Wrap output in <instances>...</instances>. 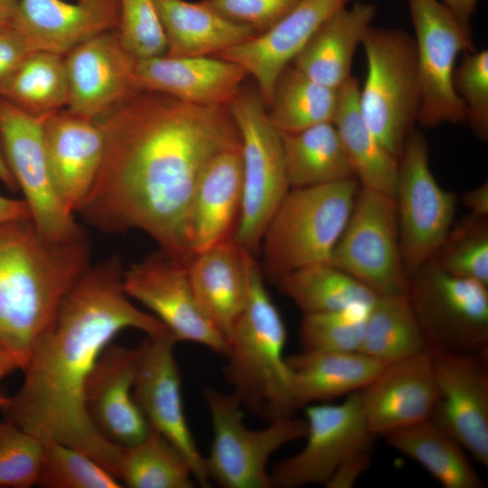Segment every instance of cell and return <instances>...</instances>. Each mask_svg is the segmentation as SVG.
Wrapping results in <instances>:
<instances>
[{
    "mask_svg": "<svg viewBox=\"0 0 488 488\" xmlns=\"http://www.w3.org/2000/svg\"><path fill=\"white\" fill-rule=\"evenodd\" d=\"M352 0H300L273 27L215 57L242 67L257 81L267 107L276 81L317 28Z\"/></svg>",
    "mask_w": 488,
    "mask_h": 488,
    "instance_id": "obj_23",
    "label": "cell"
},
{
    "mask_svg": "<svg viewBox=\"0 0 488 488\" xmlns=\"http://www.w3.org/2000/svg\"><path fill=\"white\" fill-rule=\"evenodd\" d=\"M187 267L201 308L228 342L248 298L241 247L230 239L192 256Z\"/></svg>",
    "mask_w": 488,
    "mask_h": 488,
    "instance_id": "obj_26",
    "label": "cell"
},
{
    "mask_svg": "<svg viewBox=\"0 0 488 488\" xmlns=\"http://www.w3.org/2000/svg\"><path fill=\"white\" fill-rule=\"evenodd\" d=\"M23 366L22 360L0 343V380Z\"/></svg>",
    "mask_w": 488,
    "mask_h": 488,
    "instance_id": "obj_50",
    "label": "cell"
},
{
    "mask_svg": "<svg viewBox=\"0 0 488 488\" xmlns=\"http://www.w3.org/2000/svg\"><path fill=\"white\" fill-rule=\"evenodd\" d=\"M427 350L407 294L377 296L359 352L387 365Z\"/></svg>",
    "mask_w": 488,
    "mask_h": 488,
    "instance_id": "obj_33",
    "label": "cell"
},
{
    "mask_svg": "<svg viewBox=\"0 0 488 488\" xmlns=\"http://www.w3.org/2000/svg\"><path fill=\"white\" fill-rule=\"evenodd\" d=\"M479 0H443L445 5L465 25L470 26V19L474 14Z\"/></svg>",
    "mask_w": 488,
    "mask_h": 488,
    "instance_id": "obj_49",
    "label": "cell"
},
{
    "mask_svg": "<svg viewBox=\"0 0 488 488\" xmlns=\"http://www.w3.org/2000/svg\"><path fill=\"white\" fill-rule=\"evenodd\" d=\"M0 182L3 183L10 190L15 191L18 189L17 183L8 168L1 151H0Z\"/></svg>",
    "mask_w": 488,
    "mask_h": 488,
    "instance_id": "obj_51",
    "label": "cell"
},
{
    "mask_svg": "<svg viewBox=\"0 0 488 488\" xmlns=\"http://www.w3.org/2000/svg\"><path fill=\"white\" fill-rule=\"evenodd\" d=\"M359 91V79L353 76L338 89L333 123L360 186L394 197L399 161L369 128L360 109Z\"/></svg>",
    "mask_w": 488,
    "mask_h": 488,
    "instance_id": "obj_30",
    "label": "cell"
},
{
    "mask_svg": "<svg viewBox=\"0 0 488 488\" xmlns=\"http://www.w3.org/2000/svg\"><path fill=\"white\" fill-rule=\"evenodd\" d=\"M20 220H31V213L25 201L0 194V224Z\"/></svg>",
    "mask_w": 488,
    "mask_h": 488,
    "instance_id": "obj_48",
    "label": "cell"
},
{
    "mask_svg": "<svg viewBox=\"0 0 488 488\" xmlns=\"http://www.w3.org/2000/svg\"><path fill=\"white\" fill-rule=\"evenodd\" d=\"M228 108L241 139L242 203L234 240L258 256L268 221L290 190L280 133L258 90L241 87Z\"/></svg>",
    "mask_w": 488,
    "mask_h": 488,
    "instance_id": "obj_7",
    "label": "cell"
},
{
    "mask_svg": "<svg viewBox=\"0 0 488 488\" xmlns=\"http://www.w3.org/2000/svg\"><path fill=\"white\" fill-rule=\"evenodd\" d=\"M376 6L356 2L330 15L313 33L291 64L323 86L338 89L351 77L352 64Z\"/></svg>",
    "mask_w": 488,
    "mask_h": 488,
    "instance_id": "obj_27",
    "label": "cell"
},
{
    "mask_svg": "<svg viewBox=\"0 0 488 488\" xmlns=\"http://www.w3.org/2000/svg\"><path fill=\"white\" fill-rule=\"evenodd\" d=\"M436 394L428 350L387 364L360 390L364 418L374 436L428 420Z\"/></svg>",
    "mask_w": 488,
    "mask_h": 488,
    "instance_id": "obj_22",
    "label": "cell"
},
{
    "mask_svg": "<svg viewBox=\"0 0 488 488\" xmlns=\"http://www.w3.org/2000/svg\"><path fill=\"white\" fill-rule=\"evenodd\" d=\"M172 333L148 337L139 345L134 398L149 427L167 439L190 465L197 484L210 487L200 453L184 414L182 381Z\"/></svg>",
    "mask_w": 488,
    "mask_h": 488,
    "instance_id": "obj_17",
    "label": "cell"
},
{
    "mask_svg": "<svg viewBox=\"0 0 488 488\" xmlns=\"http://www.w3.org/2000/svg\"><path fill=\"white\" fill-rule=\"evenodd\" d=\"M68 80L64 55L36 50L12 76L0 97L35 117L67 107Z\"/></svg>",
    "mask_w": 488,
    "mask_h": 488,
    "instance_id": "obj_36",
    "label": "cell"
},
{
    "mask_svg": "<svg viewBox=\"0 0 488 488\" xmlns=\"http://www.w3.org/2000/svg\"><path fill=\"white\" fill-rule=\"evenodd\" d=\"M36 485L44 488H118L120 481L83 452L57 441H42Z\"/></svg>",
    "mask_w": 488,
    "mask_h": 488,
    "instance_id": "obj_40",
    "label": "cell"
},
{
    "mask_svg": "<svg viewBox=\"0 0 488 488\" xmlns=\"http://www.w3.org/2000/svg\"><path fill=\"white\" fill-rule=\"evenodd\" d=\"M42 137L57 197L74 214L88 197L101 164L104 135L100 121L61 109L44 119Z\"/></svg>",
    "mask_w": 488,
    "mask_h": 488,
    "instance_id": "obj_19",
    "label": "cell"
},
{
    "mask_svg": "<svg viewBox=\"0 0 488 488\" xmlns=\"http://www.w3.org/2000/svg\"><path fill=\"white\" fill-rule=\"evenodd\" d=\"M276 285L304 314L340 310L356 304L371 305L377 297L362 283L331 264L295 270Z\"/></svg>",
    "mask_w": 488,
    "mask_h": 488,
    "instance_id": "obj_35",
    "label": "cell"
},
{
    "mask_svg": "<svg viewBox=\"0 0 488 488\" xmlns=\"http://www.w3.org/2000/svg\"><path fill=\"white\" fill-rule=\"evenodd\" d=\"M305 408V445L269 471L272 487L325 485L343 462L371 446L374 436L364 418L360 390L349 394L340 404L313 403Z\"/></svg>",
    "mask_w": 488,
    "mask_h": 488,
    "instance_id": "obj_14",
    "label": "cell"
},
{
    "mask_svg": "<svg viewBox=\"0 0 488 488\" xmlns=\"http://www.w3.org/2000/svg\"><path fill=\"white\" fill-rule=\"evenodd\" d=\"M19 0H0V23L10 22L14 14Z\"/></svg>",
    "mask_w": 488,
    "mask_h": 488,
    "instance_id": "obj_52",
    "label": "cell"
},
{
    "mask_svg": "<svg viewBox=\"0 0 488 488\" xmlns=\"http://www.w3.org/2000/svg\"><path fill=\"white\" fill-rule=\"evenodd\" d=\"M462 202L470 211L471 215L488 218L487 181L464 193Z\"/></svg>",
    "mask_w": 488,
    "mask_h": 488,
    "instance_id": "obj_47",
    "label": "cell"
},
{
    "mask_svg": "<svg viewBox=\"0 0 488 488\" xmlns=\"http://www.w3.org/2000/svg\"><path fill=\"white\" fill-rule=\"evenodd\" d=\"M212 427V441L204 464L207 476L223 488H271L267 464L288 443L305 436V419L292 417L252 430L243 421V408L230 393L202 389Z\"/></svg>",
    "mask_w": 488,
    "mask_h": 488,
    "instance_id": "obj_8",
    "label": "cell"
},
{
    "mask_svg": "<svg viewBox=\"0 0 488 488\" xmlns=\"http://www.w3.org/2000/svg\"><path fill=\"white\" fill-rule=\"evenodd\" d=\"M371 446L362 449L343 462L325 483L327 488H351L370 467Z\"/></svg>",
    "mask_w": 488,
    "mask_h": 488,
    "instance_id": "obj_46",
    "label": "cell"
},
{
    "mask_svg": "<svg viewBox=\"0 0 488 488\" xmlns=\"http://www.w3.org/2000/svg\"><path fill=\"white\" fill-rule=\"evenodd\" d=\"M361 43L367 74L360 85V109L376 138L399 161L419 108L414 37L400 29L371 25Z\"/></svg>",
    "mask_w": 488,
    "mask_h": 488,
    "instance_id": "obj_6",
    "label": "cell"
},
{
    "mask_svg": "<svg viewBox=\"0 0 488 488\" xmlns=\"http://www.w3.org/2000/svg\"><path fill=\"white\" fill-rule=\"evenodd\" d=\"M123 274L118 256L85 269L33 347L19 390L0 407L5 421L42 441L83 452L117 478L121 446L91 423L84 404L86 380L102 351L121 331L133 328L148 337L171 333L154 314L133 305L123 287Z\"/></svg>",
    "mask_w": 488,
    "mask_h": 488,
    "instance_id": "obj_2",
    "label": "cell"
},
{
    "mask_svg": "<svg viewBox=\"0 0 488 488\" xmlns=\"http://www.w3.org/2000/svg\"><path fill=\"white\" fill-rule=\"evenodd\" d=\"M300 0H202L223 17L248 25L258 34L273 27Z\"/></svg>",
    "mask_w": 488,
    "mask_h": 488,
    "instance_id": "obj_44",
    "label": "cell"
},
{
    "mask_svg": "<svg viewBox=\"0 0 488 488\" xmlns=\"http://www.w3.org/2000/svg\"><path fill=\"white\" fill-rule=\"evenodd\" d=\"M117 33L137 60L163 55L166 43L154 0H118Z\"/></svg>",
    "mask_w": 488,
    "mask_h": 488,
    "instance_id": "obj_43",
    "label": "cell"
},
{
    "mask_svg": "<svg viewBox=\"0 0 488 488\" xmlns=\"http://www.w3.org/2000/svg\"><path fill=\"white\" fill-rule=\"evenodd\" d=\"M35 50L66 54L80 43L117 30L118 0H19L10 21Z\"/></svg>",
    "mask_w": 488,
    "mask_h": 488,
    "instance_id": "obj_25",
    "label": "cell"
},
{
    "mask_svg": "<svg viewBox=\"0 0 488 488\" xmlns=\"http://www.w3.org/2000/svg\"><path fill=\"white\" fill-rule=\"evenodd\" d=\"M280 137L290 188L355 177L333 122L316 124L296 132L280 133Z\"/></svg>",
    "mask_w": 488,
    "mask_h": 488,
    "instance_id": "obj_31",
    "label": "cell"
},
{
    "mask_svg": "<svg viewBox=\"0 0 488 488\" xmlns=\"http://www.w3.org/2000/svg\"><path fill=\"white\" fill-rule=\"evenodd\" d=\"M360 183L355 177L290 188L262 236V273L277 283L303 268L330 264L351 215Z\"/></svg>",
    "mask_w": 488,
    "mask_h": 488,
    "instance_id": "obj_5",
    "label": "cell"
},
{
    "mask_svg": "<svg viewBox=\"0 0 488 488\" xmlns=\"http://www.w3.org/2000/svg\"><path fill=\"white\" fill-rule=\"evenodd\" d=\"M136 76L140 89L172 96L200 106H227L249 76L239 65L218 57L139 59Z\"/></svg>",
    "mask_w": 488,
    "mask_h": 488,
    "instance_id": "obj_24",
    "label": "cell"
},
{
    "mask_svg": "<svg viewBox=\"0 0 488 488\" xmlns=\"http://www.w3.org/2000/svg\"><path fill=\"white\" fill-rule=\"evenodd\" d=\"M46 117H35L0 97V140L3 155L23 193L36 230L52 240H69L84 233L73 214L61 205L50 175L42 137Z\"/></svg>",
    "mask_w": 488,
    "mask_h": 488,
    "instance_id": "obj_13",
    "label": "cell"
},
{
    "mask_svg": "<svg viewBox=\"0 0 488 488\" xmlns=\"http://www.w3.org/2000/svg\"><path fill=\"white\" fill-rule=\"evenodd\" d=\"M90 257L85 232L52 240L31 220L0 224V343L23 366L64 296L91 264Z\"/></svg>",
    "mask_w": 488,
    "mask_h": 488,
    "instance_id": "obj_3",
    "label": "cell"
},
{
    "mask_svg": "<svg viewBox=\"0 0 488 488\" xmlns=\"http://www.w3.org/2000/svg\"><path fill=\"white\" fill-rule=\"evenodd\" d=\"M371 305L356 304L335 311L305 314L299 327L302 351L359 352Z\"/></svg>",
    "mask_w": 488,
    "mask_h": 488,
    "instance_id": "obj_39",
    "label": "cell"
},
{
    "mask_svg": "<svg viewBox=\"0 0 488 488\" xmlns=\"http://www.w3.org/2000/svg\"><path fill=\"white\" fill-rule=\"evenodd\" d=\"M402 264L407 277L439 249L454 224L457 196L440 187L429 166L427 142L413 129L399 162L395 193Z\"/></svg>",
    "mask_w": 488,
    "mask_h": 488,
    "instance_id": "obj_11",
    "label": "cell"
},
{
    "mask_svg": "<svg viewBox=\"0 0 488 488\" xmlns=\"http://www.w3.org/2000/svg\"><path fill=\"white\" fill-rule=\"evenodd\" d=\"M188 261L159 249L124 269V290L129 298L152 311L177 342L195 343L225 356L228 342L195 297Z\"/></svg>",
    "mask_w": 488,
    "mask_h": 488,
    "instance_id": "obj_15",
    "label": "cell"
},
{
    "mask_svg": "<svg viewBox=\"0 0 488 488\" xmlns=\"http://www.w3.org/2000/svg\"><path fill=\"white\" fill-rule=\"evenodd\" d=\"M395 450L422 465L446 488H484L466 450L429 419L386 435Z\"/></svg>",
    "mask_w": 488,
    "mask_h": 488,
    "instance_id": "obj_32",
    "label": "cell"
},
{
    "mask_svg": "<svg viewBox=\"0 0 488 488\" xmlns=\"http://www.w3.org/2000/svg\"><path fill=\"white\" fill-rule=\"evenodd\" d=\"M286 362L295 410L361 390L386 366L361 352L302 351Z\"/></svg>",
    "mask_w": 488,
    "mask_h": 488,
    "instance_id": "obj_28",
    "label": "cell"
},
{
    "mask_svg": "<svg viewBox=\"0 0 488 488\" xmlns=\"http://www.w3.org/2000/svg\"><path fill=\"white\" fill-rule=\"evenodd\" d=\"M117 478L130 488H192L197 484L183 455L150 427L143 440L121 446Z\"/></svg>",
    "mask_w": 488,
    "mask_h": 488,
    "instance_id": "obj_37",
    "label": "cell"
},
{
    "mask_svg": "<svg viewBox=\"0 0 488 488\" xmlns=\"http://www.w3.org/2000/svg\"><path fill=\"white\" fill-rule=\"evenodd\" d=\"M68 80L67 108L99 119L142 91L137 59L122 43L117 30L98 34L64 54Z\"/></svg>",
    "mask_w": 488,
    "mask_h": 488,
    "instance_id": "obj_18",
    "label": "cell"
},
{
    "mask_svg": "<svg viewBox=\"0 0 488 488\" xmlns=\"http://www.w3.org/2000/svg\"><path fill=\"white\" fill-rule=\"evenodd\" d=\"M43 442L5 421L0 423V487L36 485Z\"/></svg>",
    "mask_w": 488,
    "mask_h": 488,
    "instance_id": "obj_41",
    "label": "cell"
},
{
    "mask_svg": "<svg viewBox=\"0 0 488 488\" xmlns=\"http://www.w3.org/2000/svg\"><path fill=\"white\" fill-rule=\"evenodd\" d=\"M171 57L217 55L258 35L251 27L230 21L202 1L154 0Z\"/></svg>",
    "mask_w": 488,
    "mask_h": 488,
    "instance_id": "obj_29",
    "label": "cell"
},
{
    "mask_svg": "<svg viewBox=\"0 0 488 488\" xmlns=\"http://www.w3.org/2000/svg\"><path fill=\"white\" fill-rule=\"evenodd\" d=\"M436 399L429 420L488 466V354L429 351Z\"/></svg>",
    "mask_w": 488,
    "mask_h": 488,
    "instance_id": "obj_16",
    "label": "cell"
},
{
    "mask_svg": "<svg viewBox=\"0 0 488 488\" xmlns=\"http://www.w3.org/2000/svg\"><path fill=\"white\" fill-rule=\"evenodd\" d=\"M454 88L466 108L474 135L488 139V51L465 52L454 72Z\"/></svg>",
    "mask_w": 488,
    "mask_h": 488,
    "instance_id": "obj_42",
    "label": "cell"
},
{
    "mask_svg": "<svg viewBox=\"0 0 488 488\" xmlns=\"http://www.w3.org/2000/svg\"><path fill=\"white\" fill-rule=\"evenodd\" d=\"M36 51L11 22L0 23V95L30 53Z\"/></svg>",
    "mask_w": 488,
    "mask_h": 488,
    "instance_id": "obj_45",
    "label": "cell"
},
{
    "mask_svg": "<svg viewBox=\"0 0 488 488\" xmlns=\"http://www.w3.org/2000/svg\"><path fill=\"white\" fill-rule=\"evenodd\" d=\"M406 294L428 351L488 354V286L427 261L408 277Z\"/></svg>",
    "mask_w": 488,
    "mask_h": 488,
    "instance_id": "obj_9",
    "label": "cell"
},
{
    "mask_svg": "<svg viewBox=\"0 0 488 488\" xmlns=\"http://www.w3.org/2000/svg\"><path fill=\"white\" fill-rule=\"evenodd\" d=\"M99 121L102 160L78 213L104 233L144 231L188 261L183 224L197 179L214 155L241 148L228 107L143 90Z\"/></svg>",
    "mask_w": 488,
    "mask_h": 488,
    "instance_id": "obj_1",
    "label": "cell"
},
{
    "mask_svg": "<svg viewBox=\"0 0 488 488\" xmlns=\"http://www.w3.org/2000/svg\"><path fill=\"white\" fill-rule=\"evenodd\" d=\"M6 399H7V397L0 393V407L6 401Z\"/></svg>",
    "mask_w": 488,
    "mask_h": 488,
    "instance_id": "obj_53",
    "label": "cell"
},
{
    "mask_svg": "<svg viewBox=\"0 0 488 488\" xmlns=\"http://www.w3.org/2000/svg\"><path fill=\"white\" fill-rule=\"evenodd\" d=\"M428 261L447 274L488 286V218L469 214L453 224Z\"/></svg>",
    "mask_w": 488,
    "mask_h": 488,
    "instance_id": "obj_38",
    "label": "cell"
},
{
    "mask_svg": "<svg viewBox=\"0 0 488 488\" xmlns=\"http://www.w3.org/2000/svg\"><path fill=\"white\" fill-rule=\"evenodd\" d=\"M139 345L111 343L100 353L84 387V404L95 428L118 446L145 438L149 425L133 394Z\"/></svg>",
    "mask_w": 488,
    "mask_h": 488,
    "instance_id": "obj_20",
    "label": "cell"
},
{
    "mask_svg": "<svg viewBox=\"0 0 488 488\" xmlns=\"http://www.w3.org/2000/svg\"><path fill=\"white\" fill-rule=\"evenodd\" d=\"M242 203L241 148L214 155L201 172L183 224L192 257L234 239Z\"/></svg>",
    "mask_w": 488,
    "mask_h": 488,
    "instance_id": "obj_21",
    "label": "cell"
},
{
    "mask_svg": "<svg viewBox=\"0 0 488 488\" xmlns=\"http://www.w3.org/2000/svg\"><path fill=\"white\" fill-rule=\"evenodd\" d=\"M338 89L316 83L288 64L278 76L267 111L280 133L296 132L324 122H333Z\"/></svg>",
    "mask_w": 488,
    "mask_h": 488,
    "instance_id": "obj_34",
    "label": "cell"
},
{
    "mask_svg": "<svg viewBox=\"0 0 488 488\" xmlns=\"http://www.w3.org/2000/svg\"><path fill=\"white\" fill-rule=\"evenodd\" d=\"M408 6L419 85L417 122L423 127L465 122L466 108L453 78L458 55L476 50L471 28L439 0H408Z\"/></svg>",
    "mask_w": 488,
    "mask_h": 488,
    "instance_id": "obj_10",
    "label": "cell"
},
{
    "mask_svg": "<svg viewBox=\"0 0 488 488\" xmlns=\"http://www.w3.org/2000/svg\"><path fill=\"white\" fill-rule=\"evenodd\" d=\"M330 264L377 296L407 293L393 196L360 187Z\"/></svg>",
    "mask_w": 488,
    "mask_h": 488,
    "instance_id": "obj_12",
    "label": "cell"
},
{
    "mask_svg": "<svg viewBox=\"0 0 488 488\" xmlns=\"http://www.w3.org/2000/svg\"><path fill=\"white\" fill-rule=\"evenodd\" d=\"M242 249L248 298L228 340L224 378L243 408L269 423L292 417L287 332L257 256Z\"/></svg>",
    "mask_w": 488,
    "mask_h": 488,
    "instance_id": "obj_4",
    "label": "cell"
}]
</instances>
